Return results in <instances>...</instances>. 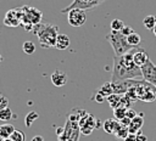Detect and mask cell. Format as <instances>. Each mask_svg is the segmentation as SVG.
<instances>
[{"label": "cell", "mask_w": 156, "mask_h": 141, "mask_svg": "<svg viewBox=\"0 0 156 141\" xmlns=\"http://www.w3.org/2000/svg\"><path fill=\"white\" fill-rule=\"evenodd\" d=\"M138 50V47H133L127 53L122 56L113 57V69L111 75V81H121L129 80L135 78H141L143 73L140 67H138L133 61V55Z\"/></svg>", "instance_id": "1"}, {"label": "cell", "mask_w": 156, "mask_h": 141, "mask_svg": "<svg viewBox=\"0 0 156 141\" xmlns=\"http://www.w3.org/2000/svg\"><path fill=\"white\" fill-rule=\"evenodd\" d=\"M58 28L56 26L52 24H37V27H34V34H37L40 45L43 47H52L55 46L56 43V38H57V33Z\"/></svg>", "instance_id": "2"}, {"label": "cell", "mask_w": 156, "mask_h": 141, "mask_svg": "<svg viewBox=\"0 0 156 141\" xmlns=\"http://www.w3.org/2000/svg\"><path fill=\"white\" fill-rule=\"evenodd\" d=\"M106 40L112 46L116 56H122L133 49V46L128 44L127 36H124L121 32H117V30H111V33L106 35Z\"/></svg>", "instance_id": "3"}, {"label": "cell", "mask_w": 156, "mask_h": 141, "mask_svg": "<svg viewBox=\"0 0 156 141\" xmlns=\"http://www.w3.org/2000/svg\"><path fill=\"white\" fill-rule=\"evenodd\" d=\"M102 1L105 0H73L66 9L61 10V13H67L68 11L73 10V9H80V10H89V9H94L95 6L100 5Z\"/></svg>", "instance_id": "4"}, {"label": "cell", "mask_w": 156, "mask_h": 141, "mask_svg": "<svg viewBox=\"0 0 156 141\" xmlns=\"http://www.w3.org/2000/svg\"><path fill=\"white\" fill-rule=\"evenodd\" d=\"M67 21L72 27H82L87 21V13L84 10L73 9L67 12Z\"/></svg>", "instance_id": "5"}, {"label": "cell", "mask_w": 156, "mask_h": 141, "mask_svg": "<svg viewBox=\"0 0 156 141\" xmlns=\"http://www.w3.org/2000/svg\"><path fill=\"white\" fill-rule=\"evenodd\" d=\"M140 69H141L144 80L156 88V64L152 63L151 60H149L143 67H140Z\"/></svg>", "instance_id": "6"}, {"label": "cell", "mask_w": 156, "mask_h": 141, "mask_svg": "<svg viewBox=\"0 0 156 141\" xmlns=\"http://www.w3.org/2000/svg\"><path fill=\"white\" fill-rule=\"evenodd\" d=\"M23 15H22V21L24 23H29V24H39L40 19H41V12L34 7H23L22 9Z\"/></svg>", "instance_id": "7"}, {"label": "cell", "mask_w": 156, "mask_h": 141, "mask_svg": "<svg viewBox=\"0 0 156 141\" xmlns=\"http://www.w3.org/2000/svg\"><path fill=\"white\" fill-rule=\"evenodd\" d=\"M20 9H16V10H10L6 16H5V19H4V23L6 26H10V27H16L18 26L21 22H22V15L23 12H18Z\"/></svg>", "instance_id": "8"}, {"label": "cell", "mask_w": 156, "mask_h": 141, "mask_svg": "<svg viewBox=\"0 0 156 141\" xmlns=\"http://www.w3.org/2000/svg\"><path fill=\"white\" fill-rule=\"evenodd\" d=\"M50 79H51V83H52L55 86H57V88H61V86L66 85L67 81H68L67 74L63 73V72H61V70H58V69H56V70L51 74Z\"/></svg>", "instance_id": "9"}, {"label": "cell", "mask_w": 156, "mask_h": 141, "mask_svg": "<svg viewBox=\"0 0 156 141\" xmlns=\"http://www.w3.org/2000/svg\"><path fill=\"white\" fill-rule=\"evenodd\" d=\"M150 58H149V55L146 53V51L144 50V49H141V47H138V50L134 52V55H133V61H134V63L138 66V67H143L147 61H149Z\"/></svg>", "instance_id": "10"}, {"label": "cell", "mask_w": 156, "mask_h": 141, "mask_svg": "<svg viewBox=\"0 0 156 141\" xmlns=\"http://www.w3.org/2000/svg\"><path fill=\"white\" fill-rule=\"evenodd\" d=\"M143 117H144V113H139L135 118H133V119L130 120V124H129V126H128L129 134H138V132H139V130L141 129V126H143V124H144Z\"/></svg>", "instance_id": "11"}, {"label": "cell", "mask_w": 156, "mask_h": 141, "mask_svg": "<svg viewBox=\"0 0 156 141\" xmlns=\"http://www.w3.org/2000/svg\"><path fill=\"white\" fill-rule=\"evenodd\" d=\"M69 43H71V40H69L67 34H57L55 47L57 50H66L69 46Z\"/></svg>", "instance_id": "12"}, {"label": "cell", "mask_w": 156, "mask_h": 141, "mask_svg": "<svg viewBox=\"0 0 156 141\" xmlns=\"http://www.w3.org/2000/svg\"><path fill=\"white\" fill-rule=\"evenodd\" d=\"M118 125H119V122H118L117 119H106V120L104 122L102 128H104V130H105L106 132L113 134V132L116 131V129L118 128Z\"/></svg>", "instance_id": "13"}, {"label": "cell", "mask_w": 156, "mask_h": 141, "mask_svg": "<svg viewBox=\"0 0 156 141\" xmlns=\"http://www.w3.org/2000/svg\"><path fill=\"white\" fill-rule=\"evenodd\" d=\"M121 100H122L121 95H118V94H112V95L106 97V101L110 103L112 109H116V108H118L121 106Z\"/></svg>", "instance_id": "14"}, {"label": "cell", "mask_w": 156, "mask_h": 141, "mask_svg": "<svg viewBox=\"0 0 156 141\" xmlns=\"http://www.w3.org/2000/svg\"><path fill=\"white\" fill-rule=\"evenodd\" d=\"M15 130H16V129H15V126H13L12 124H7V123H5V124L0 125V134L4 136V139L10 137L11 134H12Z\"/></svg>", "instance_id": "15"}, {"label": "cell", "mask_w": 156, "mask_h": 141, "mask_svg": "<svg viewBox=\"0 0 156 141\" xmlns=\"http://www.w3.org/2000/svg\"><path fill=\"white\" fill-rule=\"evenodd\" d=\"M129 134V131H128V126H124V125H122L121 123H119V125H118V128L116 129V131L113 132V135L118 139V140H124L126 137H127V135Z\"/></svg>", "instance_id": "16"}, {"label": "cell", "mask_w": 156, "mask_h": 141, "mask_svg": "<svg viewBox=\"0 0 156 141\" xmlns=\"http://www.w3.org/2000/svg\"><path fill=\"white\" fill-rule=\"evenodd\" d=\"M143 24L146 29L152 30L154 27L156 26V15H149L143 19Z\"/></svg>", "instance_id": "17"}, {"label": "cell", "mask_w": 156, "mask_h": 141, "mask_svg": "<svg viewBox=\"0 0 156 141\" xmlns=\"http://www.w3.org/2000/svg\"><path fill=\"white\" fill-rule=\"evenodd\" d=\"M127 41H128V44H129L130 46L136 47V46H138V45L141 43V36H140L138 33L133 32L132 34H129V35L127 36Z\"/></svg>", "instance_id": "18"}, {"label": "cell", "mask_w": 156, "mask_h": 141, "mask_svg": "<svg viewBox=\"0 0 156 141\" xmlns=\"http://www.w3.org/2000/svg\"><path fill=\"white\" fill-rule=\"evenodd\" d=\"M22 50H23L24 53H27V55H32V53L35 52V44H34L33 41L27 40V41L23 43V45H22Z\"/></svg>", "instance_id": "19"}, {"label": "cell", "mask_w": 156, "mask_h": 141, "mask_svg": "<svg viewBox=\"0 0 156 141\" xmlns=\"http://www.w3.org/2000/svg\"><path fill=\"white\" fill-rule=\"evenodd\" d=\"M98 92H100L102 96H105V97H107V96H110V95H112L113 94V91H112V86H111V81H108V83H105L99 90H98Z\"/></svg>", "instance_id": "20"}, {"label": "cell", "mask_w": 156, "mask_h": 141, "mask_svg": "<svg viewBox=\"0 0 156 141\" xmlns=\"http://www.w3.org/2000/svg\"><path fill=\"white\" fill-rule=\"evenodd\" d=\"M38 117H39V114H38L35 111H30V112L26 115V118H24V124H26V126L29 128V126L34 123V120L38 119Z\"/></svg>", "instance_id": "21"}, {"label": "cell", "mask_w": 156, "mask_h": 141, "mask_svg": "<svg viewBox=\"0 0 156 141\" xmlns=\"http://www.w3.org/2000/svg\"><path fill=\"white\" fill-rule=\"evenodd\" d=\"M12 111L9 108V107H6V108H2V109H0V120L1 122H9L11 118H12Z\"/></svg>", "instance_id": "22"}, {"label": "cell", "mask_w": 156, "mask_h": 141, "mask_svg": "<svg viewBox=\"0 0 156 141\" xmlns=\"http://www.w3.org/2000/svg\"><path fill=\"white\" fill-rule=\"evenodd\" d=\"M10 139H11L12 141H26V134H24L22 130H17V129H16V130L11 134Z\"/></svg>", "instance_id": "23"}, {"label": "cell", "mask_w": 156, "mask_h": 141, "mask_svg": "<svg viewBox=\"0 0 156 141\" xmlns=\"http://www.w3.org/2000/svg\"><path fill=\"white\" fill-rule=\"evenodd\" d=\"M110 27H111V30L121 32V29L124 27V24H123V22H122L119 18H115V19H112V21H111Z\"/></svg>", "instance_id": "24"}, {"label": "cell", "mask_w": 156, "mask_h": 141, "mask_svg": "<svg viewBox=\"0 0 156 141\" xmlns=\"http://www.w3.org/2000/svg\"><path fill=\"white\" fill-rule=\"evenodd\" d=\"M126 112H127V107H123V106H119L118 108L115 109V118L119 122L122 120L124 117H126Z\"/></svg>", "instance_id": "25"}, {"label": "cell", "mask_w": 156, "mask_h": 141, "mask_svg": "<svg viewBox=\"0 0 156 141\" xmlns=\"http://www.w3.org/2000/svg\"><path fill=\"white\" fill-rule=\"evenodd\" d=\"M79 135H80V129H79V125H77L73 129V132L69 136V139H67L66 141H79Z\"/></svg>", "instance_id": "26"}, {"label": "cell", "mask_w": 156, "mask_h": 141, "mask_svg": "<svg viewBox=\"0 0 156 141\" xmlns=\"http://www.w3.org/2000/svg\"><path fill=\"white\" fill-rule=\"evenodd\" d=\"M6 107H9V100H7L6 96H4V95L0 94V109L6 108Z\"/></svg>", "instance_id": "27"}, {"label": "cell", "mask_w": 156, "mask_h": 141, "mask_svg": "<svg viewBox=\"0 0 156 141\" xmlns=\"http://www.w3.org/2000/svg\"><path fill=\"white\" fill-rule=\"evenodd\" d=\"M133 32H134V30H133L130 27H128V26H124V27L121 29V33H122L124 36H128V35H129V34H132Z\"/></svg>", "instance_id": "28"}, {"label": "cell", "mask_w": 156, "mask_h": 141, "mask_svg": "<svg viewBox=\"0 0 156 141\" xmlns=\"http://www.w3.org/2000/svg\"><path fill=\"white\" fill-rule=\"evenodd\" d=\"M138 114H136V112L134 111V109H130V108H127V112H126V117L127 118H129V119H133V118H135Z\"/></svg>", "instance_id": "29"}, {"label": "cell", "mask_w": 156, "mask_h": 141, "mask_svg": "<svg viewBox=\"0 0 156 141\" xmlns=\"http://www.w3.org/2000/svg\"><path fill=\"white\" fill-rule=\"evenodd\" d=\"M94 98H95V101H96L98 103H102L104 101H106V100H105L106 97H105V96H102L100 92H96V94H95V96H94Z\"/></svg>", "instance_id": "30"}, {"label": "cell", "mask_w": 156, "mask_h": 141, "mask_svg": "<svg viewBox=\"0 0 156 141\" xmlns=\"http://www.w3.org/2000/svg\"><path fill=\"white\" fill-rule=\"evenodd\" d=\"M123 141H136V134H128Z\"/></svg>", "instance_id": "31"}, {"label": "cell", "mask_w": 156, "mask_h": 141, "mask_svg": "<svg viewBox=\"0 0 156 141\" xmlns=\"http://www.w3.org/2000/svg\"><path fill=\"white\" fill-rule=\"evenodd\" d=\"M136 141H147V137H146L145 135L138 132V134H136Z\"/></svg>", "instance_id": "32"}, {"label": "cell", "mask_w": 156, "mask_h": 141, "mask_svg": "<svg viewBox=\"0 0 156 141\" xmlns=\"http://www.w3.org/2000/svg\"><path fill=\"white\" fill-rule=\"evenodd\" d=\"M30 141H44V137L40 135H35V136H33V139Z\"/></svg>", "instance_id": "33"}, {"label": "cell", "mask_w": 156, "mask_h": 141, "mask_svg": "<svg viewBox=\"0 0 156 141\" xmlns=\"http://www.w3.org/2000/svg\"><path fill=\"white\" fill-rule=\"evenodd\" d=\"M152 33H154V34H155V36H156V26L154 27V29H152Z\"/></svg>", "instance_id": "34"}, {"label": "cell", "mask_w": 156, "mask_h": 141, "mask_svg": "<svg viewBox=\"0 0 156 141\" xmlns=\"http://www.w3.org/2000/svg\"><path fill=\"white\" fill-rule=\"evenodd\" d=\"M4 140H5V139H4V136L0 134V141H4Z\"/></svg>", "instance_id": "35"}, {"label": "cell", "mask_w": 156, "mask_h": 141, "mask_svg": "<svg viewBox=\"0 0 156 141\" xmlns=\"http://www.w3.org/2000/svg\"><path fill=\"white\" fill-rule=\"evenodd\" d=\"M4 141H12V140H11V139H10V137H7V139H5V140H4Z\"/></svg>", "instance_id": "36"}, {"label": "cell", "mask_w": 156, "mask_h": 141, "mask_svg": "<svg viewBox=\"0 0 156 141\" xmlns=\"http://www.w3.org/2000/svg\"><path fill=\"white\" fill-rule=\"evenodd\" d=\"M1 61H2V56L0 55V62H1Z\"/></svg>", "instance_id": "37"}]
</instances>
